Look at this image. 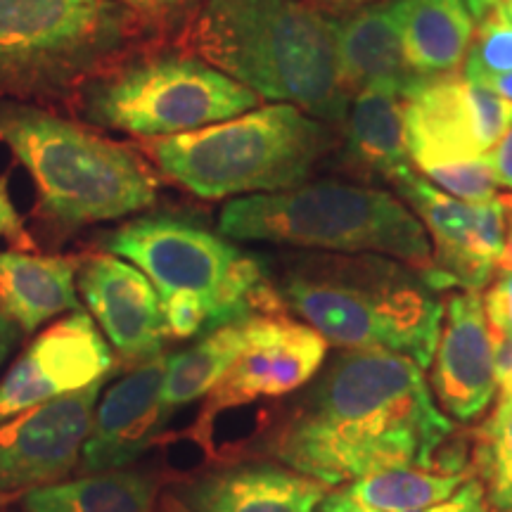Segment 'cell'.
<instances>
[{"instance_id":"cell-32","label":"cell","mask_w":512,"mask_h":512,"mask_svg":"<svg viewBox=\"0 0 512 512\" xmlns=\"http://www.w3.org/2000/svg\"><path fill=\"white\" fill-rule=\"evenodd\" d=\"M491 164V171H494L496 188H503L512 192V119L508 128H505L503 138L494 145V150L486 155Z\"/></svg>"},{"instance_id":"cell-41","label":"cell","mask_w":512,"mask_h":512,"mask_svg":"<svg viewBox=\"0 0 512 512\" xmlns=\"http://www.w3.org/2000/svg\"><path fill=\"white\" fill-rule=\"evenodd\" d=\"M501 204H503L505 211H512V192H510V195L501 197Z\"/></svg>"},{"instance_id":"cell-33","label":"cell","mask_w":512,"mask_h":512,"mask_svg":"<svg viewBox=\"0 0 512 512\" xmlns=\"http://www.w3.org/2000/svg\"><path fill=\"white\" fill-rule=\"evenodd\" d=\"M0 238L12 240V242L24 238L22 216L17 214L15 204H12V200H10L8 183H5V178H0Z\"/></svg>"},{"instance_id":"cell-23","label":"cell","mask_w":512,"mask_h":512,"mask_svg":"<svg viewBox=\"0 0 512 512\" xmlns=\"http://www.w3.org/2000/svg\"><path fill=\"white\" fill-rule=\"evenodd\" d=\"M157 477L145 470H107L29 491L27 512H155Z\"/></svg>"},{"instance_id":"cell-43","label":"cell","mask_w":512,"mask_h":512,"mask_svg":"<svg viewBox=\"0 0 512 512\" xmlns=\"http://www.w3.org/2000/svg\"><path fill=\"white\" fill-rule=\"evenodd\" d=\"M166 512H169V510H166ZM171 512H190V510H185V508H181V505H171Z\"/></svg>"},{"instance_id":"cell-44","label":"cell","mask_w":512,"mask_h":512,"mask_svg":"<svg viewBox=\"0 0 512 512\" xmlns=\"http://www.w3.org/2000/svg\"><path fill=\"white\" fill-rule=\"evenodd\" d=\"M503 512H512V510H503Z\"/></svg>"},{"instance_id":"cell-20","label":"cell","mask_w":512,"mask_h":512,"mask_svg":"<svg viewBox=\"0 0 512 512\" xmlns=\"http://www.w3.org/2000/svg\"><path fill=\"white\" fill-rule=\"evenodd\" d=\"M79 259L0 252V313L22 332L79 309L76 297Z\"/></svg>"},{"instance_id":"cell-35","label":"cell","mask_w":512,"mask_h":512,"mask_svg":"<svg viewBox=\"0 0 512 512\" xmlns=\"http://www.w3.org/2000/svg\"><path fill=\"white\" fill-rule=\"evenodd\" d=\"M313 512H377V510L358 503L356 498H351L347 494V491H328Z\"/></svg>"},{"instance_id":"cell-24","label":"cell","mask_w":512,"mask_h":512,"mask_svg":"<svg viewBox=\"0 0 512 512\" xmlns=\"http://www.w3.org/2000/svg\"><path fill=\"white\" fill-rule=\"evenodd\" d=\"M242 344H245V320L211 330L192 347L171 354L162 389L164 413L171 418L178 408L190 406L214 392L216 384L238 361Z\"/></svg>"},{"instance_id":"cell-40","label":"cell","mask_w":512,"mask_h":512,"mask_svg":"<svg viewBox=\"0 0 512 512\" xmlns=\"http://www.w3.org/2000/svg\"><path fill=\"white\" fill-rule=\"evenodd\" d=\"M501 12L508 22H512V0H501Z\"/></svg>"},{"instance_id":"cell-4","label":"cell","mask_w":512,"mask_h":512,"mask_svg":"<svg viewBox=\"0 0 512 512\" xmlns=\"http://www.w3.org/2000/svg\"><path fill=\"white\" fill-rule=\"evenodd\" d=\"M0 140L38 190L41 214L62 228L117 221L157 202L159 181L131 147L29 102H0Z\"/></svg>"},{"instance_id":"cell-29","label":"cell","mask_w":512,"mask_h":512,"mask_svg":"<svg viewBox=\"0 0 512 512\" xmlns=\"http://www.w3.org/2000/svg\"><path fill=\"white\" fill-rule=\"evenodd\" d=\"M124 5L152 27V31L188 29L207 0H112Z\"/></svg>"},{"instance_id":"cell-15","label":"cell","mask_w":512,"mask_h":512,"mask_svg":"<svg viewBox=\"0 0 512 512\" xmlns=\"http://www.w3.org/2000/svg\"><path fill=\"white\" fill-rule=\"evenodd\" d=\"M432 361V389L451 418L472 422L491 406L498 387L496 351L477 292L448 297Z\"/></svg>"},{"instance_id":"cell-13","label":"cell","mask_w":512,"mask_h":512,"mask_svg":"<svg viewBox=\"0 0 512 512\" xmlns=\"http://www.w3.org/2000/svg\"><path fill=\"white\" fill-rule=\"evenodd\" d=\"M325 354L328 342L309 325L290 320L285 313L247 318L238 361L209 394L204 418L297 392L318 375Z\"/></svg>"},{"instance_id":"cell-10","label":"cell","mask_w":512,"mask_h":512,"mask_svg":"<svg viewBox=\"0 0 512 512\" xmlns=\"http://www.w3.org/2000/svg\"><path fill=\"white\" fill-rule=\"evenodd\" d=\"M512 119V102L463 74L420 81L403 98L411 162L425 169L486 157Z\"/></svg>"},{"instance_id":"cell-18","label":"cell","mask_w":512,"mask_h":512,"mask_svg":"<svg viewBox=\"0 0 512 512\" xmlns=\"http://www.w3.org/2000/svg\"><path fill=\"white\" fill-rule=\"evenodd\" d=\"M330 486L290 467L233 465L185 486L190 512H313Z\"/></svg>"},{"instance_id":"cell-1","label":"cell","mask_w":512,"mask_h":512,"mask_svg":"<svg viewBox=\"0 0 512 512\" xmlns=\"http://www.w3.org/2000/svg\"><path fill=\"white\" fill-rule=\"evenodd\" d=\"M453 432L418 363L344 349L290 408L271 448L290 470L339 486L392 467L432 470Z\"/></svg>"},{"instance_id":"cell-26","label":"cell","mask_w":512,"mask_h":512,"mask_svg":"<svg viewBox=\"0 0 512 512\" xmlns=\"http://www.w3.org/2000/svg\"><path fill=\"white\" fill-rule=\"evenodd\" d=\"M475 465L491 508L512 510V392L501 394L494 415L479 430Z\"/></svg>"},{"instance_id":"cell-19","label":"cell","mask_w":512,"mask_h":512,"mask_svg":"<svg viewBox=\"0 0 512 512\" xmlns=\"http://www.w3.org/2000/svg\"><path fill=\"white\" fill-rule=\"evenodd\" d=\"M339 72L347 93L354 98L366 88H392L406 98L425 81L413 72L403 48L399 0L335 19Z\"/></svg>"},{"instance_id":"cell-7","label":"cell","mask_w":512,"mask_h":512,"mask_svg":"<svg viewBox=\"0 0 512 512\" xmlns=\"http://www.w3.org/2000/svg\"><path fill=\"white\" fill-rule=\"evenodd\" d=\"M147 27L112 0H0V95L55 98L83 88Z\"/></svg>"},{"instance_id":"cell-37","label":"cell","mask_w":512,"mask_h":512,"mask_svg":"<svg viewBox=\"0 0 512 512\" xmlns=\"http://www.w3.org/2000/svg\"><path fill=\"white\" fill-rule=\"evenodd\" d=\"M465 5L477 24H482L484 19H489L501 10V0H465Z\"/></svg>"},{"instance_id":"cell-5","label":"cell","mask_w":512,"mask_h":512,"mask_svg":"<svg viewBox=\"0 0 512 512\" xmlns=\"http://www.w3.org/2000/svg\"><path fill=\"white\" fill-rule=\"evenodd\" d=\"M332 131L299 107L271 102L200 131L143 140V147L181 188L223 200L304 185L335 147Z\"/></svg>"},{"instance_id":"cell-22","label":"cell","mask_w":512,"mask_h":512,"mask_svg":"<svg viewBox=\"0 0 512 512\" xmlns=\"http://www.w3.org/2000/svg\"><path fill=\"white\" fill-rule=\"evenodd\" d=\"M403 48L422 79L456 74L475 36L465 0H399Z\"/></svg>"},{"instance_id":"cell-30","label":"cell","mask_w":512,"mask_h":512,"mask_svg":"<svg viewBox=\"0 0 512 512\" xmlns=\"http://www.w3.org/2000/svg\"><path fill=\"white\" fill-rule=\"evenodd\" d=\"M482 302L491 335H512V271H501L496 283L486 290Z\"/></svg>"},{"instance_id":"cell-6","label":"cell","mask_w":512,"mask_h":512,"mask_svg":"<svg viewBox=\"0 0 512 512\" xmlns=\"http://www.w3.org/2000/svg\"><path fill=\"white\" fill-rule=\"evenodd\" d=\"M221 235L332 254H382L425 273L432 240L418 216L389 190L339 181L240 197L226 204Z\"/></svg>"},{"instance_id":"cell-3","label":"cell","mask_w":512,"mask_h":512,"mask_svg":"<svg viewBox=\"0 0 512 512\" xmlns=\"http://www.w3.org/2000/svg\"><path fill=\"white\" fill-rule=\"evenodd\" d=\"M280 297L339 349L387 351L422 370L432 366L444 304L403 261L382 254L306 256L285 273Z\"/></svg>"},{"instance_id":"cell-31","label":"cell","mask_w":512,"mask_h":512,"mask_svg":"<svg viewBox=\"0 0 512 512\" xmlns=\"http://www.w3.org/2000/svg\"><path fill=\"white\" fill-rule=\"evenodd\" d=\"M422 512H489V501H486L482 479L467 477L446 501Z\"/></svg>"},{"instance_id":"cell-21","label":"cell","mask_w":512,"mask_h":512,"mask_svg":"<svg viewBox=\"0 0 512 512\" xmlns=\"http://www.w3.org/2000/svg\"><path fill=\"white\" fill-rule=\"evenodd\" d=\"M344 131V159L354 169L389 181L411 166L403 124V98L392 88H366L349 102Z\"/></svg>"},{"instance_id":"cell-38","label":"cell","mask_w":512,"mask_h":512,"mask_svg":"<svg viewBox=\"0 0 512 512\" xmlns=\"http://www.w3.org/2000/svg\"><path fill=\"white\" fill-rule=\"evenodd\" d=\"M508 228H505V247L501 259H498V271H512V211H505Z\"/></svg>"},{"instance_id":"cell-36","label":"cell","mask_w":512,"mask_h":512,"mask_svg":"<svg viewBox=\"0 0 512 512\" xmlns=\"http://www.w3.org/2000/svg\"><path fill=\"white\" fill-rule=\"evenodd\" d=\"M19 335H22V330H19L5 313H0V366H3L5 358L12 354V349L17 347Z\"/></svg>"},{"instance_id":"cell-14","label":"cell","mask_w":512,"mask_h":512,"mask_svg":"<svg viewBox=\"0 0 512 512\" xmlns=\"http://www.w3.org/2000/svg\"><path fill=\"white\" fill-rule=\"evenodd\" d=\"M79 290L121 361L140 366L164 354L162 299L138 266L110 252L95 254L81 266Z\"/></svg>"},{"instance_id":"cell-42","label":"cell","mask_w":512,"mask_h":512,"mask_svg":"<svg viewBox=\"0 0 512 512\" xmlns=\"http://www.w3.org/2000/svg\"><path fill=\"white\" fill-rule=\"evenodd\" d=\"M501 387H503V392H512V377H510V380H508V382H503V384H501Z\"/></svg>"},{"instance_id":"cell-34","label":"cell","mask_w":512,"mask_h":512,"mask_svg":"<svg viewBox=\"0 0 512 512\" xmlns=\"http://www.w3.org/2000/svg\"><path fill=\"white\" fill-rule=\"evenodd\" d=\"M311 3L313 8L323 12L332 19H342L349 15H356V12L368 10V8H377V5H389L396 3V0H306Z\"/></svg>"},{"instance_id":"cell-17","label":"cell","mask_w":512,"mask_h":512,"mask_svg":"<svg viewBox=\"0 0 512 512\" xmlns=\"http://www.w3.org/2000/svg\"><path fill=\"white\" fill-rule=\"evenodd\" d=\"M394 190L411 207L434 240V268L465 292H479L494 278L496 264L484 254L479 240L477 204L446 195L425 176L415 174L413 164L389 178Z\"/></svg>"},{"instance_id":"cell-2","label":"cell","mask_w":512,"mask_h":512,"mask_svg":"<svg viewBox=\"0 0 512 512\" xmlns=\"http://www.w3.org/2000/svg\"><path fill=\"white\" fill-rule=\"evenodd\" d=\"M188 46L259 98L344 124L351 95L339 72L337 22L306 0H207Z\"/></svg>"},{"instance_id":"cell-25","label":"cell","mask_w":512,"mask_h":512,"mask_svg":"<svg viewBox=\"0 0 512 512\" xmlns=\"http://www.w3.org/2000/svg\"><path fill=\"white\" fill-rule=\"evenodd\" d=\"M467 477V470L434 472L425 467H392L349 482L344 491L377 512H422L446 501Z\"/></svg>"},{"instance_id":"cell-28","label":"cell","mask_w":512,"mask_h":512,"mask_svg":"<svg viewBox=\"0 0 512 512\" xmlns=\"http://www.w3.org/2000/svg\"><path fill=\"white\" fill-rule=\"evenodd\" d=\"M422 176L439 190H444L446 195L470 204L489 202L496 197L494 171L486 157L432 166V169L422 171Z\"/></svg>"},{"instance_id":"cell-27","label":"cell","mask_w":512,"mask_h":512,"mask_svg":"<svg viewBox=\"0 0 512 512\" xmlns=\"http://www.w3.org/2000/svg\"><path fill=\"white\" fill-rule=\"evenodd\" d=\"M463 64L465 79L477 83L512 72V22L501 10L479 24Z\"/></svg>"},{"instance_id":"cell-9","label":"cell","mask_w":512,"mask_h":512,"mask_svg":"<svg viewBox=\"0 0 512 512\" xmlns=\"http://www.w3.org/2000/svg\"><path fill=\"white\" fill-rule=\"evenodd\" d=\"M110 254L138 266L159 299L192 294L209 309V332L252 316H280L283 297L259 256L171 214L133 219L105 240Z\"/></svg>"},{"instance_id":"cell-12","label":"cell","mask_w":512,"mask_h":512,"mask_svg":"<svg viewBox=\"0 0 512 512\" xmlns=\"http://www.w3.org/2000/svg\"><path fill=\"white\" fill-rule=\"evenodd\" d=\"M114 354L98 325L76 309L43 330L0 380V420L107 380Z\"/></svg>"},{"instance_id":"cell-11","label":"cell","mask_w":512,"mask_h":512,"mask_svg":"<svg viewBox=\"0 0 512 512\" xmlns=\"http://www.w3.org/2000/svg\"><path fill=\"white\" fill-rule=\"evenodd\" d=\"M102 384L0 420V503L64 482L79 465Z\"/></svg>"},{"instance_id":"cell-16","label":"cell","mask_w":512,"mask_h":512,"mask_svg":"<svg viewBox=\"0 0 512 512\" xmlns=\"http://www.w3.org/2000/svg\"><path fill=\"white\" fill-rule=\"evenodd\" d=\"M166 366V354L133 366L98 403L79 460L83 475L121 470L150 448L169 422L162 406Z\"/></svg>"},{"instance_id":"cell-8","label":"cell","mask_w":512,"mask_h":512,"mask_svg":"<svg viewBox=\"0 0 512 512\" xmlns=\"http://www.w3.org/2000/svg\"><path fill=\"white\" fill-rule=\"evenodd\" d=\"M95 126L143 140L181 136L252 112L261 98L192 53H147L114 62L81 88Z\"/></svg>"},{"instance_id":"cell-39","label":"cell","mask_w":512,"mask_h":512,"mask_svg":"<svg viewBox=\"0 0 512 512\" xmlns=\"http://www.w3.org/2000/svg\"><path fill=\"white\" fill-rule=\"evenodd\" d=\"M486 88H491L496 95H501L503 100L512 102V72L508 74H501V76H494V79L484 81Z\"/></svg>"}]
</instances>
